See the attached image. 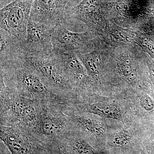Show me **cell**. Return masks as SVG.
Listing matches in <instances>:
<instances>
[{
	"instance_id": "cell-1",
	"label": "cell",
	"mask_w": 154,
	"mask_h": 154,
	"mask_svg": "<svg viewBox=\"0 0 154 154\" xmlns=\"http://www.w3.org/2000/svg\"><path fill=\"white\" fill-rule=\"evenodd\" d=\"M1 79L9 89L33 100L62 105L69 102L48 87L33 70L19 60L1 63Z\"/></svg>"
},
{
	"instance_id": "cell-2",
	"label": "cell",
	"mask_w": 154,
	"mask_h": 154,
	"mask_svg": "<svg viewBox=\"0 0 154 154\" xmlns=\"http://www.w3.org/2000/svg\"><path fill=\"white\" fill-rule=\"evenodd\" d=\"M1 125L16 127L32 133L42 102L21 96L7 88L1 79Z\"/></svg>"
},
{
	"instance_id": "cell-3",
	"label": "cell",
	"mask_w": 154,
	"mask_h": 154,
	"mask_svg": "<svg viewBox=\"0 0 154 154\" xmlns=\"http://www.w3.org/2000/svg\"><path fill=\"white\" fill-rule=\"evenodd\" d=\"M33 70L48 87L69 101L72 99L73 89L56 55L36 57L24 53L17 59Z\"/></svg>"
},
{
	"instance_id": "cell-4",
	"label": "cell",
	"mask_w": 154,
	"mask_h": 154,
	"mask_svg": "<svg viewBox=\"0 0 154 154\" xmlns=\"http://www.w3.org/2000/svg\"><path fill=\"white\" fill-rule=\"evenodd\" d=\"M66 105L42 102L38 120L32 134L48 143L50 141L60 138L72 129V126L65 112Z\"/></svg>"
},
{
	"instance_id": "cell-5",
	"label": "cell",
	"mask_w": 154,
	"mask_h": 154,
	"mask_svg": "<svg viewBox=\"0 0 154 154\" xmlns=\"http://www.w3.org/2000/svg\"><path fill=\"white\" fill-rule=\"evenodd\" d=\"M0 126L1 142L11 154H48V144L32 133L16 127Z\"/></svg>"
},
{
	"instance_id": "cell-6",
	"label": "cell",
	"mask_w": 154,
	"mask_h": 154,
	"mask_svg": "<svg viewBox=\"0 0 154 154\" xmlns=\"http://www.w3.org/2000/svg\"><path fill=\"white\" fill-rule=\"evenodd\" d=\"M34 0H15L0 11L1 29L19 41H25L30 11Z\"/></svg>"
},
{
	"instance_id": "cell-7",
	"label": "cell",
	"mask_w": 154,
	"mask_h": 154,
	"mask_svg": "<svg viewBox=\"0 0 154 154\" xmlns=\"http://www.w3.org/2000/svg\"><path fill=\"white\" fill-rule=\"evenodd\" d=\"M52 28L29 19L26 38L21 42L22 51L27 55L48 57L53 53Z\"/></svg>"
},
{
	"instance_id": "cell-8",
	"label": "cell",
	"mask_w": 154,
	"mask_h": 154,
	"mask_svg": "<svg viewBox=\"0 0 154 154\" xmlns=\"http://www.w3.org/2000/svg\"><path fill=\"white\" fill-rule=\"evenodd\" d=\"M70 0H34L30 20L54 28L66 25L68 18L66 10Z\"/></svg>"
},
{
	"instance_id": "cell-9",
	"label": "cell",
	"mask_w": 154,
	"mask_h": 154,
	"mask_svg": "<svg viewBox=\"0 0 154 154\" xmlns=\"http://www.w3.org/2000/svg\"><path fill=\"white\" fill-rule=\"evenodd\" d=\"M66 25L53 28L51 42L53 51L79 54V51L89 47L91 36L88 33H76L68 30Z\"/></svg>"
},
{
	"instance_id": "cell-10",
	"label": "cell",
	"mask_w": 154,
	"mask_h": 154,
	"mask_svg": "<svg viewBox=\"0 0 154 154\" xmlns=\"http://www.w3.org/2000/svg\"><path fill=\"white\" fill-rule=\"evenodd\" d=\"M101 0H82L77 5L68 8V19L75 18L85 22L91 28L99 26L102 16Z\"/></svg>"
},
{
	"instance_id": "cell-11",
	"label": "cell",
	"mask_w": 154,
	"mask_h": 154,
	"mask_svg": "<svg viewBox=\"0 0 154 154\" xmlns=\"http://www.w3.org/2000/svg\"><path fill=\"white\" fill-rule=\"evenodd\" d=\"M53 52L57 57L73 90L76 87L85 84L88 78L77 54L72 53Z\"/></svg>"
},
{
	"instance_id": "cell-12",
	"label": "cell",
	"mask_w": 154,
	"mask_h": 154,
	"mask_svg": "<svg viewBox=\"0 0 154 154\" xmlns=\"http://www.w3.org/2000/svg\"><path fill=\"white\" fill-rule=\"evenodd\" d=\"M1 63L14 60L22 52L21 42L5 30L1 29Z\"/></svg>"
},
{
	"instance_id": "cell-13",
	"label": "cell",
	"mask_w": 154,
	"mask_h": 154,
	"mask_svg": "<svg viewBox=\"0 0 154 154\" xmlns=\"http://www.w3.org/2000/svg\"><path fill=\"white\" fill-rule=\"evenodd\" d=\"M48 145V154H70L62 142L59 139L50 141Z\"/></svg>"
},
{
	"instance_id": "cell-14",
	"label": "cell",
	"mask_w": 154,
	"mask_h": 154,
	"mask_svg": "<svg viewBox=\"0 0 154 154\" xmlns=\"http://www.w3.org/2000/svg\"><path fill=\"white\" fill-rule=\"evenodd\" d=\"M15 0H0V7L1 9L2 8L5 6L7 5Z\"/></svg>"
},
{
	"instance_id": "cell-15",
	"label": "cell",
	"mask_w": 154,
	"mask_h": 154,
	"mask_svg": "<svg viewBox=\"0 0 154 154\" xmlns=\"http://www.w3.org/2000/svg\"><path fill=\"white\" fill-rule=\"evenodd\" d=\"M82 1V0H70L69 5L68 8L77 5Z\"/></svg>"
}]
</instances>
